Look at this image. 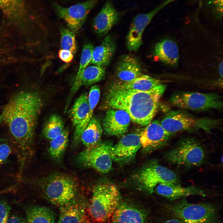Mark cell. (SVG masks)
Returning a JSON list of instances; mask_svg holds the SVG:
<instances>
[{
  "instance_id": "cell-10",
  "label": "cell",
  "mask_w": 223,
  "mask_h": 223,
  "mask_svg": "<svg viewBox=\"0 0 223 223\" xmlns=\"http://www.w3.org/2000/svg\"><path fill=\"white\" fill-rule=\"evenodd\" d=\"M98 1V0H87L67 7L55 3L53 6L57 15L65 20L71 30L74 32L81 28L89 13Z\"/></svg>"
},
{
  "instance_id": "cell-4",
  "label": "cell",
  "mask_w": 223,
  "mask_h": 223,
  "mask_svg": "<svg viewBox=\"0 0 223 223\" xmlns=\"http://www.w3.org/2000/svg\"><path fill=\"white\" fill-rule=\"evenodd\" d=\"M38 183L45 198L52 204L60 206L71 202L77 191L74 179L64 173H52Z\"/></svg>"
},
{
  "instance_id": "cell-20",
  "label": "cell",
  "mask_w": 223,
  "mask_h": 223,
  "mask_svg": "<svg viewBox=\"0 0 223 223\" xmlns=\"http://www.w3.org/2000/svg\"><path fill=\"white\" fill-rule=\"evenodd\" d=\"M161 81L147 75L143 74L134 80L126 82L116 81L112 82L109 89L146 91L161 84Z\"/></svg>"
},
{
  "instance_id": "cell-35",
  "label": "cell",
  "mask_w": 223,
  "mask_h": 223,
  "mask_svg": "<svg viewBox=\"0 0 223 223\" xmlns=\"http://www.w3.org/2000/svg\"><path fill=\"white\" fill-rule=\"evenodd\" d=\"M58 55L62 61L67 63L72 61L73 58V54L71 51L63 49L59 50Z\"/></svg>"
},
{
  "instance_id": "cell-32",
  "label": "cell",
  "mask_w": 223,
  "mask_h": 223,
  "mask_svg": "<svg viewBox=\"0 0 223 223\" xmlns=\"http://www.w3.org/2000/svg\"><path fill=\"white\" fill-rule=\"evenodd\" d=\"M74 32L65 28H62L60 31L61 46L63 49L68 50L75 54L77 46Z\"/></svg>"
},
{
  "instance_id": "cell-31",
  "label": "cell",
  "mask_w": 223,
  "mask_h": 223,
  "mask_svg": "<svg viewBox=\"0 0 223 223\" xmlns=\"http://www.w3.org/2000/svg\"><path fill=\"white\" fill-rule=\"evenodd\" d=\"M93 49V45L90 43H87L84 46L81 55L79 68L68 96H70L74 90L83 72L91 61Z\"/></svg>"
},
{
  "instance_id": "cell-1",
  "label": "cell",
  "mask_w": 223,
  "mask_h": 223,
  "mask_svg": "<svg viewBox=\"0 0 223 223\" xmlns=\"http://www.w3.org/2000/svg\"><path fill=\"white\" fill-rule=\"evenodd\" d=\"M42 104L37 93L22 91L10 100L0 115V124L8 129L10 146L17 159L20 175L33 155L35 130Z\"/></svg>"
},
{
  "instance_id": "cell-29",
  "label": "cell",
  "mask_w": 223,
  "mask_h": 223,
  "mask_svg": "<svg viewBox=\"0 0 223 223\" xmlns=\"http://www.w3.org/2000/svg\"><path fill=\"white\" fill-rule=\"evenodd\" d=\"M68 137L69 131L64 129L60 135L50 140L48 152L55 161L59 162L63 158L68 145Z\"/></svg>"
},
{
  "instance_id": "cell-27",
  "label": "cell",
  "mask_w": 223,
  "mask_h": 223,
  "mask_svg": "<svg viewBox=\"0 0 223 223\" xmlns=\"http://www.w3.org/2000/svg\"><path fill=\"white\" fill-rule=\"evenodd\" d=\"M90 111L88 94L84 93L76 100L69 112L72 125L75 128L85 119Z\"/></svg>"
},
{
  "instance_id": "cell-16",
  "label": "cell",
  "mask_w": 223,
  "mask_h": 223,
  "mask_svg": "<svg viewBox=\"0 0 223 223\" xmlns=\"http://www.w3.org/2000/svg\"><path fill=\"white\" fill-rule=\"evenodd\" d=\"M200 121L186 112L175 111L168 112L160 123L165 130L173 135L179 131L198 126Z\"/></svg>"
},
{
  "instance_id": "cell-8",
  "label": "cell",
  "mask_w": 223,
  "mask_h": 223,
  "mask_svg": "<svg viewBox=\"0 0 223 223\" xmlns=\"http://www.w3.org/2000/svg\"><path fill=\"white\" fill-rule=\"evenodd\" d=\"M112 146V144L110 141L101 142L94 147L80 152L77 155L76 160L81 166L107 173L112 168V160L111 152Z\"/></svg>"
},
{
  "instance_id": "cell-36",
  "label": "cell",
  "mask_w": 223,
  "mask_h": 223,
  "mask_svg": "<svg viewBox=\"0 0 223 223\" xmlns=\"http://www.w3.org/2000/svg\"><path fill=\"white\" fill-rule=\"evenodd\" d=\"M7 223H26V221L21 217L13 215L8 218Z\"/></svg>"
},
{
  "instance_id": "cell-13",
  "label": "cell",
  "mask_w": 223,
  "mask_h": 223,
  "mask_svg": "<svg viewBox=\"0 0 223 223\" xmlns=\"http://www.w3.org/2000/svg\"><path fill=\"white\" fill-rule=\"evenodd\" d=\"M146 126L139 134L143 148L152 150L161 147L167 143L172 135L164 129L157 120H152Z\"/></svg>"
},
{
  "instance_id": "cell-7",
  "label": "cell",
  "mask_w": 223,
  "mask_h": 223,
  "mask_svg": "<svg viewBox=\"0 0 223 223\" xmlns=\"http://www.w3.org/2000/svg\"><path fill=\"white\" fill-rule=\"evenodd\" d=\"M169 100L175 107L192 111L221 110L223 107L221 97L216 93L179 92L173 94Z\"/></svg>"
},
{
  "instance_id": "cell-2",
  "label": "cell",
  "mask_w": 223,
  "mask_h": 223,
  "mask_svg": "<svg viewBox=\"0 0 223 223\" xmlns=\"http://www.w3.org/2000/svg\"><path fill=\"white\" fill-rule=\"evenodd\" d=\"M163 83L148 91L109 89L104 107L125 111L133 122L142 126L150 123L157 111L160 99L165 90Z\"/></svg>"
},
{
  "instance_id": "cell-26",
  "label": "cell",
  "mask_w": 223,
  "mask_h": 223,
  "mask_svg": "<svg viewBox=\"0 0 223 223\" xmlns=\"http://www.w3.org/2000/svg\"><path fill=\"white\" fill-rule=\"evenodd\" d=\"M26 223H55V213L50 209L36 205L25 208Z\"/></svg>"
},
{
  "instance_id": "cell-19",
  "label": "cell",
  "mask_w": 223,
  "mask_h": 223,
  "mask_svg": "<svg viewBox=\"0 0 223 223\" xmlns=\"http://www.w3.org/2000/svg\"><path fill=\"white\" fill-rule=\"evenodd\" d=\"M154 190L158 195L171 200L190 195L206 196L204 191L200 188L193 186L183 187L178 184H159Z\"/></svg>"
},
{
  "instance_id": "cell-37",
  "label": "cell",
  "mask_w": 223,
  "mask_h": 223,
  "mask_svg": "<svg viewBox=\"0 0 223 223\" xmlns=\"http://www.w3.org/2000/svg\"><path fill=\"white\" fill-rule=\"evenodd\" d=\"M163 223H183L181 221L177 219H170L167 220Z\"/></svg>"
},
{
  "instance_id": "cell-18",
  "label": "cell",
  "mask_w": 223,
  "mask_h": 223,
  "mask_svg": "<svg viewBox=\"0 0 223 223\" xmlns=\"http://www.w3.org/2000/svg\"><path fill=\"white\" fill-rule=\"evenodd\" d=\"M116 81L126 82L134 80L143 75L139 61L135 57L126 55L122 57L116 67Z\"/></svg>"
},
{
  "instance_id": "cell-22",
  "label": "cell",
  "mask_w": 223,
  "mask_h": 223,
  "mask_svg": "<svg viewBox=\"0 0 223 223\" xmlns=\"http://www.w3.org/2000/svg\"><path fill=\"white\" fill-rule=\"evenodd\" d=\"M155 55L158 59L166 64L176 67L178 64L179 50L177 44L169 39L163 40L155 45L154 50Z\"/></svg>"
},
{
  "instance_id": "cell-3",
  "label": "cell",
  "mask_w": 223,
  "mask_h": 223,
  "mask_svg": "<svg viewBox=\"0 0 223 223\" xmlns=\"http://www.w3.org/2000/svg\"><path fill=\"white\" fill-rule=\"evenodd\" d=\"M120 196L116 186L109 182L100 183L93 190L89 204L84 210L85 223H112Z\"/></svg>"
},
{
  "instance_id": "cell-14",
  "label": "cell",
  "mask_w": 223,
  "mask_h": 223,
  "mask_svg": "<svg viewBox=\"0 0 223 223\" xmlns=\"http://www.w3.org/2000/svg\"><path fill=\"white\" fill-rule=\"evenodd\" d=\"M141 146L139 134L133 133L126 135L112 146L111 152L112 159L117 162L129 161L134 157Z\"/></svg>"
},
{
  "instance_id": "cell-5",
  "label": "cell",
  "mask_w": 223,
  "mask_h": 223,
  "mask_svg": "<svg viewBox=\"0 0 223 223\" xmlns=\"http://www.w3.org/2000/svg\"><path fill=\"white\" fill-rule=\"evenodd\" d=\"M166 208L183 223H216L217 218L216 207L208 203H191L182 199Z\"/></svg>"
},
{
  "instance_id": "cell-34",
  "label": "cell",
  "mask_w": 223,
  "mask_h": 223,
  "mask_svg": "<svg viewBox=\"0 0 223 223\" xmlns=\"http://www.w3.org/2000/svg\"><path fill=\"white\" fill-rule=\"evenodd\" d=\"M11 151L10 145L8 143L4 142L0 144V164L6 161Z\"/></svg>"
},
{
  "instance_id": "cell-23",
  "label": "cell",
  "mask_w": 223,
  "mask_h": 223,
  "mask_svg": "<svg viewBox=\"0 0 223 223\" xmlns=\"http://www.w3.org/2000/svg\"><path fill=\"white\" fill-rule=\"evenodd\" d=\"M114 40L110 35L107 36L102 43L93 49L92 63L105 68L111 61L115 50Z\"/></svg>"
},
{
  "instance_id": "cell-15",
  "label": "cell",
  "mask_w": 223,
  "mask_h": 223,
  "mask_svg": "<svg viewBox=\"0 0 223 223\" xmlns=\"http://www.w3.org/2000/svg\"><path fill=\"white\" fill-rule=\"evenodd\" d=\"M26 0H0V9L9 22L17 27L26 26L28 12Z\"/></svg>"
},
{
  "instance_id": "cell-30",
  "label": "cell",
  "mask_w": 223,
  "mask_h": 223,
  "mask_svg": "<svg viewBox=\"0 0 223 223\" xmlns=\"http://www.w3.org/2000/svg\"><path fill=\"white\" fill-rule=\"evenodd\" d=\"M64 129V123L61 117L57 114H53L45 123L42 132L46 139L51 140L60 135Z\"/></svg>"
},
{
  "instance_id": "cell-21",
  "label": "cell",
  "mask_w": 223,
  "mask_h": 223,
  "mask_svg": "<svg viewBox=\"0 0 223 223\" xmlns=\"http://www.w3.org/2000/svg\"><path fill=\"white\" fill-rule=\"evenodd\" d=\"M146 214L142 209L126 203L120 204L112 223H145Z\"/></svg>"
},
{
  "instance_id": "cell-9",
  "label": "cell",
  "mask_w": 223,
  "mask_h": 223,
  "mask_svg": "<svg viewBox=\"0 0 223 223\" xmlns=\"http://www.w3.org/2000/svg\"><path fill=\"white\" fill-rule=\"evenodd\" d=\"M138 181L145 189L152 193L161 184H178V177L173 171L152 161L139 172Z\"/></svg>"
},
{
  "instance_id": "cell-12",
  "label": "cell",
  "mask_w": 223,
  "mask_h": 223,
  "mask_svg": "<svg viewBox=\"0 0 223 223\" xmlns=\"http://www.w3.org/2000/svg\"><path fill=\"white\" fill-rule=\"evenodd\" d=\"M103 119V130L107 134L117 137L124 135L130 125L131 118L122 110L108 109Z\"/></svg>"
},
{
  "instance_id": "cell-33",
  "label": "cell",
  "mask_w": 223,
  "mask_h": 223,
  "mask_svg": "<svg viewBox=\"0 0 223 223\" xmlns=\"http://www.w3.org/2000/svg\"><path fill=\"white\" fill-rule=\"evenodd\" d=\"M11 207L4 199L0 202V223H7Z\"/></svg>"
},
{
  "instance_id": "cell-6",
  "label": "cell",
  "mask_w": 223,
  "mask_h": 223,
  "mask_svg": "<svg viewBox=\"0 0 223 223\" xmlns=\"http://www.w3.org/2000/svg\"><path fill=\"white\" fill-rule=\"evenodd\" d=\"M166 160L174 165L191 168L204 162L206 152L201 144L193 138L183 139L166 154Z\"/></svg>"
},
{
  "instance_id": "cell-25",
  "label": "cell",
  "mask_w": 223,
  "mask_h": 223,
  "mask_svg": "<svg viewBox=\"0 0 223 223\" xmlns=\"http://www.w3.org/2000/svg\"><path fill=\"white\" fill-rule=\"evenodd\" d=\"M100 94V90L98 85H95L91 87L88 94L90 112L83 121L75 128L73 138V144L74 145H77L80 143L81 135L93 116L94 111L98 102Z\"/></svg>"
},
{
  "instance_id": "cell-24",
  "label": "cell",
  "mask_w": 223,
  "mask_h": 223,
  "mask_svg": "<svg viewBox=\"0 0 223 223\" xmlns=\"http://www.w3.org/2000/svg\"><path fill=\"white\" fill-rule=\"evenodd\" d=\"M103 131L100 119L93 116L82 133L80 143L81 142L86 149L94 147L101 142Z\"/></svg>"
},
{
  "instance_id": "cell-17",
  "label": "cell",
  "mask_w": 223,
  "mask_h": 223,
  "mask_svg": "<svg viewBox=\"0 0 223 223\" xmlns=\"http://www.w3.org/2000/svg\"><path fill=\"white\" fill-rule=\"evenodd\" d=\"M122 14L115 8L112 0H107L94 20L93 27L95 32L101 35L107 33L119 20Z\"/></svg>"
},
{
  "instance_id": "cell-28",
  "label": "cell",
  "mask_w": 223,
  "mask_h": 223,
  "mask_svg": "<svg viewBox=\"0 0 223 223\" xmlns=\"http://www.w3.org/2000/svg\"><path fill=\"white\" fill-rule=\"evenodd\" d=\"M70 202L61 206L58 223H85L84 211L78 205Z\"/></svg>"
},
{
  "instance_id": "cell-38",
  "label": "cell",
  "mask_w": 223,
  "mask_h": 223,
  "mask_svg": "<svg viewBox=\"0 0 223 223\" xmlns=\"http://www.w3.org/2000/svg\"><path fill=\"white\" fill-rule=\"evenodd\" d=\"M212 1L214 3L218 5V7L220 9L221 7L222 8V0H212Z\"/></svg>"
},
{
  "instance_id": "cell-11",
  "label": "cell",
  "mask_w": 223,
  "mask_h": 223,
  "mask_svg": "<svg viewBox=\"0 0 223 223\" xmlns=\"http://www.w3.org/2000/svg\"><path fill=\"white\" fill-rule=\"evenodd\" d=\"M173 0H166L148 13L137 15L133 19L127 36L128 49L131 51L137 50L142 44V36L145 28L154 17Z\"/></svg>"
},
{
  "instance_id": "cell-39",
  "label": "cell",
  "mask_w": 223,
  "mask_h": 223,
  "mask_svg": "<svg viewBox=\"0 0 223 223\" xmlns=\"http://www.w3.org/2000/svg\"><path fill=\"white\" fill-rule=\"evenodd\" d=\"M219 72L220 74L221 75V77L223 76V63L222 62L221 63L220 66H219Z\"/></svg>"
}]
</instances>
